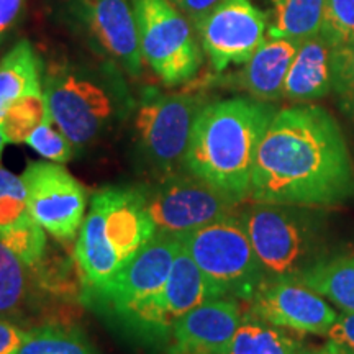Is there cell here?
<instances>
[{
  "instance_id": "1",
  "label": "cell",
  "mask_w": 354,
  "mask_h": 354,
  "mask_svg": "<svg viewBox=\"0 0 354 354\" xmlns=\"http://www.w3.org/2000/svg\"><path fill=\"white\" fill-rule=\"evenodd\" d=\"M256 203L326 209L354 198V162L338 123L313 105L277 112L251 177Z\"/></svg>"
},
{
  "instance_id": "2",
  "label": "cell",
  "mask_w": 354,
  "mask_h": 354,
  "mask_svg": "<svg viewBox=\"0 0 354 354\" xmlns=\"http://www.w3.org/2000/svg\"><path fill=\"white\" fill-rule=\"evenodd\" d=\"M274 115L263 100L228 99L205 105L194 122L184 167L243 202L250 197L256 153Z\"/></svg>"
},
{
  "instance_id": "3",
  "label": "cell",
  "mask_w": 354,
  "mask_h": 354,
  "mask_svg": "<svg viewBox=\"0 0 354 354\" xmlns=\"http://www.w3.org/2000/svg\"><path fill=\"white\" fill-rule=\"evenodd\" d=\"M156 234L141 187H107L97 192L79 230L76 264L87 290H95Z\"/></svg>"
},
{
  "instance_id": "4",
  "label": "cell",
  "mask_w": 354,
  "mask_h": 354,
  "mask_svg": "<svg viewBox=\"0 0 354 354\" xmlns=\"http://www.w3.org/2000/svg\"><path fill=\"white\" fill-rule=\"evenodd\" d=\"M43 94L53 122L76 148L123 120L133 100L117 66L59 63L46 69Z\"/></svg>"
},
{
  "instance_id": "5",
  "label": "cell",
  "mask_w": 354,
  "mask_h": 354,
  "mask_svg": "<svg viewBox=\"0 0 354 354\" xmlns=\"http://www.w3.org/2000/svg\"><path fill=\"white\" fill-rule=\"evenodd\" d=\"M240 218L266 282L299 279L318 263L315 254L322 243L320 223L305 207L256 203Z\"/></svg>"
},
{
  "instance_id": "6",
  "label": "cell",
  "mask_w": 354,
  "mask_h": 354,
  "mask_svg": "<svg viewBox=\"0 0 354 354\" xmlns=\"http://www.w3.org/2000/svg\"><path fill=\"white\" fill-rule=\"evenodd\" d=\"M218 297L251 300L266 284L250 234L240 216L227 215L179 236Z\"/></svg>"
},
{
  "instance_id": "7",
  "label": "cell",
  "mask_w": 354,
  "mask_h": 354,
  "mask_svg": "<svg viewBox=\"0 0 354 354\" xmlns=\"http://www.w3.org/2000/svg\"><path fill=\"white\" fill-rule=\"evenodd\" d=\"M141 56L166 86L192 79L202 53L190 20L171 0H133Z\"/></svg>"
},
{
  "instance_id": "8",
  "label": "cell",
  "mask_w": 354,
  "mask_h": 354,
  "mask_svg": "<svg viewBox=\"0 0 354 354\" xmlns=\"http://www.w3.org/2000/svg\"><path fill=\"white\" fill-rule=\"evenodd\" d=\"M202 110L201 99L187 94H161L148 88L135 118L140 151L167 176L184 166L192 127Z\"/></svg>"
},
{
  "instance_id": "9",
  "label": "cell",
  "mask_w": 354,
  "mask_h": 354,
  "mask_svg": "<svg viewBox=\"0 0 354 354\" xmlns=\"http://www.w3.org/2000/svg\"><path fill=\"white\" fill-rule=\"evenodd\" d=\"M156 233L180 234L232 215L238 202L187 174L166 176L154 187H141Z\"/></svg>"
},
{
  "instance_id": "10",
  "label": "cell",
  "mask_w": 354,
  "mask_h": 354,
  "mask_svg": "<svg viewBox=\"0 0 354 354\" xmlns=\"http://www.w3.org/2000/svg\"><path fill=\"white\" fill-rule=\"evenodd\" d=\"M64 17L110 63L138 76L143 64L138 25L130 0H64Z\"/></svg>"
},
{
  "instance_id": "11",
  "label": "cell",
  "mask_w": 354,
  "mask_h": 354,
  "mask_svg": "<svg viewBox=\"0 0 354 354\" xmlns=\"http://www.w3.org/2000/svg\"><path fill=\"white\" fill-rule=\"evenodd\" d=\"M21 179L33 220L57 241H73L86 218V189L57 162H30Z\"/></svg>"
},
{
  "instance_id": "12",
  "label": "cell",
  "mask_w": 354,
  "mask_h": 354,
  "mask_svg": "<svg viewBox=\"0 0 354 354\" xmlns=\"http://www.w3.org/2000/svg\"><path fill=\"white\" fill-rule=\"evenodd\" d=\"M210 299H218V294L180 243L165 287L151 299L133 307L122 320L131 330L153 338L161 336L167 343L177 318Z\"/></svg>"
},
{
  "instance_id": "13",
  "label": "cell",
  "mask_w": 354,
  "mask_h": 354,
  "mask_svg": "<svg viewBox=\"0 0 354 354\" xmlns=\"http://www.w3.org/2000/svg\"><path fill=\"white\" fill-rule=\"evenodd\" d=\"M179 246V236L156 233L130 263L123 266L107 284L92 290V294L110 312L122 318L165 287Z\"/></svg>"
},
{
  "instance_id": "14",
  "label": "cell",
  "mask_w": 354,
  "mask_h": 354,
  "mask_svg": "<svg viewBox=\"0 0 354 354\" xmlns=\"http://www.w3.org/2000/svg\"><path fill=\"white\" fill-rule=\"evenodd\" d=\"M203 51L215 71L251 59L264 43L266 17L250 0H225L196 24Z\"/></svg>"
},
{
  "instance_id": "15",
  "label": "cell",
  "mask_w": 354,
  "mask_h": 354,
  "mask_svg": "<svg viewBox=\"0 0 354 354\" xmlns=\"http://www.w3.org/2000/svg\"><path fill=\"white\" fill-rule=\"evenodd\" d=\"M250 312L279 328L318 336H328L339 317L328 300L297 279L266 282Z\"/></svg>"
},
{
  "instance_id": "16",
  "label": "cell",
  "mask_w": 354,
  "mask_h": 354,
  "mask_svg": "<svg viewBox=\"0 0 354 354\" xmlns=\"http://www.w3.org/2000/svg\"><path fill=\"white\" fill-rule=\"evenodd\" d=\"M243 320L233 297L210 299L177 318L167 338V354H225Z\"/></svg>"
},
{
  "instance_id": "17",
  "label": "cell",
  "mask_w": 354,
  "mask_h": 354,
  "mask_svg": "<svg viewBox=\"0 0 354 354\" xmlns=\"http://www.w3.org/2000/svg\"><path fill=\"white\" fill-rule=\"evenodd\" d=\"M333 46L320 33L300 41L287 73L282 97L294 102L322 99L333 88Z\"/></svg>"
},
{
  "instance_id": "18",
  "label": "cell",
  "mask_w": 354,
  "mask_h": 354,
  "mask_svg": "<svg viewBox=\"0 0 354 354\" xmlns=\"http://www.w3.org/2000/svg\"><path fill=\"white\" fill-rule=\"evenodd\" d=\"M299 46L300 41L297 39L269 38V41H264L243 69V87L254 99L263 102L277 100L282 97L287 73Z\"/></svg>"
},
{
  "instance_id": "19",
  "label": "cell",
  "mask_w": 354,
  "mask_h": 354,
  "mask_svg": "<svg viewBox=\"0 0 354 354\" xmlns=\"http://www.w3.org/2000/svg\"><path fill=\"white\" fill-rule=\"evenodd\" d=\"M313 351L315 349L284 328L248 312L243 313V320L225 354H313Z\"/></svg>"
},
{
  "instance_id": "20",
  "label": "cell",
  "mask_w": 354,
  "mask_h": 354,
  "mask_svg": "<svg viewBox=\"0 0 354 354\" xmlns=\"http://www.w3.org/2000/svg\"><path fill=\"white\" fill-rule=\"evenodd\" d=\"M41 69V61L26 39L0 59V118L20 97L43 92Z\"/></svg>"
},
{
  "instance_id": "21",
  "label": "cell",
  "mask_w": 354,
  "mask_h": 354,
  "mask_svg": "<svg viewBox=\"0 0 354 354\" xmlns=\"http://www.w3.org/2000/svg\"><path fill=\"white\" fill-rule=\"evenodd\" d=\"M33 269L0 240V318L21 323L33 300Z\"/></svg>"
},
{
  "instance_id": "22",
  "label": "cell",
  "mask_w": 354,
  "mask_h": 354,
  "mask_svg": "<svg viewBox=\"0 0 354 354\" xmlns=\"http://www.w3.org/2000/svg\"><path fill=\"white\" fill-rule=\"evenodd\" d=\"M297 281L318 292L343 313H354V254L320 259Z\"/></svg>"
},
{
  "instance_id": "23",
  "label": "cell",
  "mask_w": 354,
  "mask_h": 354,
  "mask_svg": "<svg viewBox=\"0 0 354 354\" xmlns=\"http://www.w3.org/2000/svg\"><path fill=\"white\" fill-rule=\"evenodd\" d=\"M274 24L268 35L272 39H307L320 33L325 0H272Z\"/></svg>"
},
{
  "instance_id": "24",
  "label": "cell",
  "mask_w": 354,
  "mask_h": 354,
  "mask_svg": "<svg viewBox=\"0 0 354 354\" xmlns=\"http://www.w3.org/2000/svg\"><path fill=\"white\" fill-rule=\"evenodd\" d=\"M15 354H97V351L79 328L48 323L30 330Z\"/></svg>"
},
{
  "instance_id": "25",
  "label": "cell",
  "mask_w": 354,
  "mask_h": 354,
  "mask_svg": "<svg viewBox=\"0 0 354 354\" xmlns=\"http://www.w3.org/2000/svg\"><path fill=\"white\" fill-rule=\"evenodd\" d=\"M50 117L46 99L43 92L28 94L15 100L3 117L0 128L7 143H26L28 136Z\"/></svg>"
},
{
  "instance_id": "26",
  "label": "cell",
  "mask_w": 354,
  "mask_h": 354,
  "mask_svg": "<svg viewBox=\"0 0 354 354\" xmlns=\"http://www.w3.org/2000/svg\"><path fill=\"white\" fill-rule=\"evenodd\" d=\"M0 240L28 268H35L46 253V230L38 225L32 215L17 221L12 227L0 230Z\"/></svg>"
},
{
  "instance_id": "27",
  "label": "cell",
  "mask_w": 354,
  "mask_h": 354,
  "mask_svg": "<svg viewBox=\"0 0 354 354\" xmlns=\"http://www.w3.org/2000/svg\"><path fill=\"white\" fill-rule=\"evenodd\" d=\"M28 215L24 179L0 165V230L12 227Z\"/></svg>"
},
{
  "instance_id": "28",
  "label": "cell",
  "mask_w": 354,
  "mask_h": 354,
  "mask_svg": "<svg viewBox=\"0 0 354 354\" xmlns=\"http://www.w3.org/2000/svg\"><path fill=\"white\" fill-rule=\"evenodd\" d=\"M26 145L48 161L64 165L74 156V146L68 136L53 122L51 115L26 140Z\"/></svg>"
},
{
  "instance_id": "29",
  "label": "cell",
  "mask_w": 354,
  "mask_h": 354,
  "mask_svg": "<svg viewBox=\"0 0 354 354\" xmlns=\"http://www.w3.org/2000/svg\"><path fill=\"white\" fill-rule=\"evenodd\" d=\"M320 35L331 46L354 39V0H325Z\"/></svg>"
},
{
  "instance_id": "30",
  "label": "cell",
  "mask_w": 354,
  "mask_h": 354,
  "mask_svg": "<svg viewBox=\"0 0 354 354\" xmlns=\"http://www.w3.org/2000/svg\"><path fill=\"white\" fill-rule=\"evenodd\" d=\"M333 91L344 112L354 115V39L333 46Z\"/></svg>"
},
{
  "instance_id": "31",
  "label": "cell",
  "mask_w": 354,
  "mask_h": 354,
  "mask_svg": "<svg viewBox=\"0 0 354 354\" xmlns=\"http://www.w3.org/2000/svg\"><path fill=\"white\" fill-rule=\"evenodd\" d=\"M30 330L15 322L0 318V354H15L25 343Z\"/></svg>"
},
{
  "instance_id": "32",
  "label": "cell",
  "mask_w": 354,
  "mask_h": 354,
  "mask_svg": "<svg viewBox=\"0 0 354 354\" xmlns=\"http://www.w3.org/2000/svg\"><path fill=\"white\" fill-rule=\"evenodd\" d=\"M174 6L184 13L185 17L194 24H198L203 17L220 6L225 0H171Z\"/></svg>"
},
{
  "instance_id": "33",
  "label": "cell",
  "mask_w": 354,
  "mask_h": 354,
  "mask_svg": "<svg viewBox=\"0 0 354 354\" xmlns=\"http://www.w3.org/2000/svg\"><path fill=\"white\" fill-rule=\"evenodd\" d=\"M24 0H0V44L19 21Z\"/></svg>"
},
{
  "instance_id": "34",
  "label": "cell",
  "mask_w": 354,
  "mask_h": 354,
  "mask_svg": "<svg viewBox=\"0 0 354 354\" xmlns=\"http://www.w3.org/2000/svg\"><path fill=\"white\" fill-rule=\"evenodd\" d=\"M328 338L342 343L354 354V313H342L331 328Z\"/></svg>"
},
{
  "instance_id": "35",
  "label": "cell",
  "mask_w": 354,
  "mask_h": 354,
  "mask_svg": "<svg viewBox=\"0 0 354 354\" xmlns=\"http://www.w3.org/2000/svg\"><path fill=\"white\" fill-rule=\"evenodd\" d=\"M313 354H353L346 346H343L342 343L335 342V339H328L322 348H318L313 351Z\"/></svg>"
},
{
  "instance_id": "36",
  "label": "cell",
  "mask_w": 354,
  "mask_h": 354,
  "mask_svg": "<svg viewBox=\"0 0 354 354\" xmlns=\"http://www.w3.org/2000/svg\"><path fill=\"white\" fill-rule=\"evenodd\" d=\"M6 136H3L2 133V128H0V156H2V151H3V146H6Z\"/></svg>"
}]
</instances>
